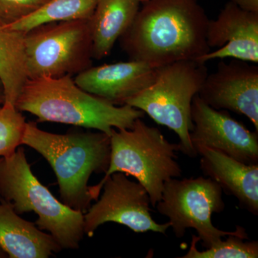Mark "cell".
<instances>
[{
	"mask_svg": "<svg viewBox=\"0 0 258 258\" xmlns=\"http://www.w3.org/2000/svg\"><path fill=\"white\" fill-rule=\"evenodd\" d=\"M222 188L210 177L173 178L164 185L161 200L156 205L157 212L169 218L174 235L184 237L188 229H195L205 249L222 240L237 235L249 240L245 229L236 226L235 231L217 228L212 222L213 213L225 210Z\"/></svg>",
	"mask_w": 258,
	"mask_h": 258,
	"instance_id": "cell-8",
	"label": "cell"
},
{
	"mask_svg": "<svg viewBox=\"0 0 258 258\" xmlns=\"http://www.w3.org/2000/svg\"><path fill=\"white\" fill-rule=\"evenodd\" d=\"M200 169L220 185L222 191L235 197L241 208L258 215V164H245L210 148L197 146Z\"/></svg>",
	"mask_w": 258,
	"mask_h": 258,
	"instance_id": "cell-14",
	"label": "cell"
},
{
	"mask_svg": "<svg viewBox=\"0 0 258 258\" xmlns=\"http://www.w3.org/2000/svg\"><path fill=\"white\" fill-rule=\"evenodd\" d=\"M207 42L210 51L198 60L235 59L258 63V13L244 11L229 1L216 20H209Z\"/></svg>",
	"mask_w": 258,
	"mask_h": 258,
	"instance_id": "cell-12",
	"label": "cell"
},
{
	"mask_svg": "<svg viewBox=\"0 0 258 258\" xmlns=\"http://www.w3.org/2000/svg\"><path fill=\"white\" fill-rule=\"evenodd\" d=\"M208 71L205 63L197 60L179 61L159 67L154 82L125 104L147 114L158 124L175 132L179 152L190 158L198 154L190 140L193 128L191 107Z\"/></svg>",
	"mask_w": 258,
	"mask_h": 258,
	"instance_id": "cell-6",
	"label": "cell"
},
{
	"mask_svg": "<svg viewBox=\"0 0 258 258\" xmlns=\"http://www.w3.org/2000/svg\"><path fill=\"white\" fill-rule=\"evenodd\" d=\"M50 0H0V22L10 25L32 14Z\"/></svg>",
	"mask_w": 258,
	"mask_h": 258,
	"instance_id": "cell-21",
	"label": "cell"
},
{
	"mask_svg": "<svg viewBox=\"0 0 258 258\" xmlns=\"http://www.w3.org/2000/svg\"><path fill=\"white\" fill-rule=\"evenodd\" d=\"M26 123L16 107L0 106V158L10 157L23 145Z\"/></svg>",
	"mask_w": 258,
	"mask_h": 258,
	"instance_id": "cell-20",
	"label": "cell"
},
{
	"mask_svg": "<svg viewBox=\"0 0 258 258\" xmlns=\"http://www.w3.org/2000/svg\"><path fill=\"white\" fill-rule=\"evenodd\" d=\"M146 1H147V0H140L141 3H145Z\"/></svg>",
	"mask_w": 258,
	"mask_h": 258,
	"instance_id": "cell-25",
	"label": "cell"
},
{
	"mask_svg": "<svg viewBox=\"0 0 258 258\" xmlns=\"http://www.w3.org/2000/svg\"><path fill=\"white\" fill-rule=\"evenodd\" d=\"M5 103V93L3 84L0 82V106H3Z\"/></svg>",
	"mask_w": 258,
	"mask_h": 258,
	"instance_id": "cell-23",
	"label": "cell"
},
{
	"mask_svg": "<svg viewBox=\"0 0 258 258\" xmlns=\"http://www.w3.org/2000/svg\"><path fill=\"white\" fill-rule=\"evenodd\" d=\"M257 64L235 59L220 61L216 71L207 76L198 96L212 108L247 117L258 132Z\"/></svg>",
	"mask_w": 258,
	"mask_h": 258,
	"instance_id": "cell-11",
	"label": "cell"
},
{
	"mask_svg": "<svg viewBox=\"0 0 258 258\" xmlns=\"http://www.w3.org/2000/svg\"><path fill=\"white\" fill-rule=\"evenodd\" d=\"M179 152V144L171 143L159 128L138 118L132 128L112 131L109 166L102 180L115 172L134 176L147 190L155 208L166 181L182 176L176 161Z\"/></svg>",
	"mask_w": 258,
	"mask_h": 258,
	"instance_id": "cell-5",
	"label": "cell"
},
{
	"mask_svg": "<svg viewBox=\"0 0 258 258\" xmlns=\"http://www.w3.org/2000/svg\"><path fill=\"white\" fill-rule=\"evenodd\" d=\"M23 145L36 151L50 164L57 177L61 202L86 213L93 200L90 177L106 172L109 166L111 137L101 132L52 134L29 121Z\"/></svg>",
	"mask_w": 258,
	"mask_h": 258,
	"instance_id": "cell-3",
	"label": "cell"
},
{
	"mask_svg": "<svg viewBox=\"0 0 258 258\" xmlns=\"http://www.w3.org/2000/svg\"><path fill=\"white\" fill-rule=\"evenodd\" d=\"M120 46L129 60L154 68L197 60L211 51L207 42L209 20L198 0H147Z\"/></svg>",
	"mask_w": 258,
	"mask_h": 258,
	"instance_id": "cell-1",
	"label": "cell"
},
{
	"mask_svg": "<svg viewBox=\"0 0 258 258\" xmlns=\"http://www.w3.org/2000/svg\"><path fill=\"white\" fill-rule=\"evenodd\" d=\"M140 0H98L90 19L93 57L101 60L111 54L115 42L133 23L140 10Z\"/></svg>",
	"mask_w": 258,
	"mask_h": 258,
	"instance_id": "cell-16",
	"label": "cell"
},
{
	"mask_svg": "<svg viewBox=\"0 0 258 258\" xmlns=\"http://www.w3.org/2000/svg\"><path fill=\"white\" fill-rule=\"evenodd\" d=\"M193 147L203 146L220 151L245 164H258V132H251L226 110L208 106L198 95L191 107Z\"/></svg>",
	"mask_w": 258,
	"mask_h": 258,
	"instance_id": "cell-10",
	"label": "cell"
},
{
	"mask_svg": "<svg viewBox=\"0 0 258 258\" xmlns=\"http://www.w3.org/2000/svg\"><path fill=\"white\" fill-rule=\"evenodd\" d=\"M93 200H98L84 214V232L93 237L98 227L115 222L136 233L166 234L170 222L159 224L152 218L147 190L138 181H131L124 173L115 172L89 187Z\"/></svg>",
	"mask_w": 258,
	"mask_h": 258,
	"instance_id": "cell-9",
	"label": "cell"
},
{
	"mask_svg": "<svg viewBox=\"0 0 258 258\" xmlns=\"http://www.w3.org/2000/svg\"><path fill=\"white\" fill-rule=\"evenodd\" d=\"M230 2L244 11L258 13V0H230Z\"/></svg>",
	"mask_w": 258,
	"mask_h": 258,
	"instance_id": "cell-22",
	"label": "cell"
},
{
	"mask_svg": "<svg viewBox=\"0 0 258 258\" xmlns=\"http://www.w3.org/2000/svg\"><path fill=\"white\" fill-rule=\"evenodd\" d=\"M15 107L38 121L53 122L96 129L111 137L113 129H130L143 118L141 110L113 103L80 88L71 76L28 79Z\"/></svg>",
	"mask_w": 258,
	"mask_h": 258,
	"instance_id": "cell-2",
	"label": "cell"
},
{
	"mask_svg": "<svg viewBox=\"0 0 258 258\" xmlns=\"http://www.w3.org/2000/svg\"><path fill=\"white\" fill-rule=\"evenodd\" d=\"M28 79L76 76L93 66L91 20L55 22L25 32Z\"/></svg>",
	"mask_w": 258,
	"mask_h": 258,
	"instance_id": "cell-7",
	"label": "cell"
},
{
	"mask_svg": "<svg viewBox=\"0 0 258 258\" xmlns=\"http://www.w3.org/2000/svg\"><path fill=\"white\" fill-rule=\"evenodd\" d=\"M8 257V254L5 253L4 251L1 248H0V258H5Z\"/></svg>",
	"mask_w": 258,
	"mask_h": 258,
	"instance_id": "cell-24",
	"label": "cell"
},
{
	"mask_svg": "<svg viewBox=\"0 0 258 258\" xmlns=\"http://www.w3.org/2000/svg\"><path fill=\"white\" fill-rule=\"evenodd\" d=\"M159 69L142 61L129 60L91 66L76 75L74 81L86 92L115 106H123L154 82Z\"/></svg>",
	"mask_w": 258,
	"mask_h": 258,
	"instance_id": "cell-13",
	"label": "cell"
},
{
	"mask_svg": "<svg viewBox=\"0 0 258 258\" xmlns=\"http://www.w3.org/2000/svg\"><path fill=\"white\" fill-rule=\"evenodd\" d=\"M225 240H220L205 250L199 251L197 244L200 242L198 236L192 235L187 253L181 258H257V241H247L237 235H227Z\"/></svg>",
	"mask_w": 258,
	"mask_h": 258,
	"instance_id": "cell-19",
	"label": "cell"
},
{
	"mask_svg": "<svg viewBox=\"0 0 258 258\" xmlns=\"http://www.w3.org/2000/svg\"><path fill=\"white\" fill-rule=\"evenodd\" d=\"M98 0H50L32 14L10 25V28L25 32L37 25L55 22L90 20Z\"/></svg>",
	"mask_w": 258,
	"mask_h": 258,
	"instance_id": "cell-18",
	"label": "cell"
},
{
	"mask_svg": "<svg viewBox=\"0 0 258 258\" xmlns=\"http://www.w3.org/2000/svg\"><path fill=\"white\" fill-rule=\"evenodd\" d=\"M0 248L10 258H47L61 251L52 235L24 220L12 204L0 200Z\"/></svg>",
	"mask_w": 258,
	"mask_h": 258,
	"instance_id": "cell-15",
	"label": "cell"
},
{
	"mask_svg": "<svg viewBox=\"0 0 258 258\" xmlns=\"http://www.w3.org/2000/svg\"><path fill=\"white\" fill-rule=\"evenodd\" d=\"M0 196L19 215L34 212L35 225L47 231L62 249L79 248L84 232V213L69 208L39 181L21 146L7 158H0Z\"/></svg>",
	"mask_w": 258,
	"mask_h": 258,
	"instance_id": "cell-4",
	"label": "cell"
},
{
	"mask_svg": "<svg viewBox=\"0 0 258 258\" xmlns=\"http://www.w3.org/2000/svg\"><path fill=\"white\" fill-rule=\"evenodd\" d=\"M25 32L10 28L0 22V82L5 93L4 105L15 106L28 81L25 64Z\"/></svg>",
	"mask_w": 258,
	"mask_h": 258,
	"instance_id": "cell-17",
	"label": "cell"
}]
</instances>
